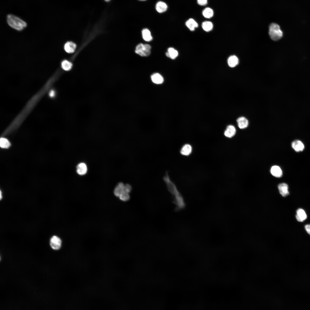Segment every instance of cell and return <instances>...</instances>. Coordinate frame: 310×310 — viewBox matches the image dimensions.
Segmentation results:
<instances>
[{
  "label": "cell",
  "mask_w": 310,
  "mask_h": 310,
  "mask_svg": "<svg viewBox=\"0 0 310 310\" xmlns=\"http://www.w3.org/2000/svg\"><path fill=\"white\" fill-rule=\"evenodd\" d=\"M166 183L168 189L173 197V202L177 210L183 209L185 206V203L182 196L177 189L175 184L170 179L167 174L163 178Z\"/></svg>",
  "instance_id": "cell-1"
},
{
  "label": "cell",
  "mask_w": 310,
  "mask_h": 310,
  "mask_svg": "<svg viewBox=\"0 0 310 310\" xmlns=\"http://www.w3.org/2000/svg\"><path fill=\"white\" fill-rule=\"evenodd\" d=\"M7 20L10 26L18 31L23 30L27 26V24L24 21L13 14H8L7 16Z\"/></svg>",
  "instance_id": "cell-2"
},
{
  "label": "cell",
  "mask_w": 310,
  "mask_h": 310,
  "mask_svg": "<svg viewBox=\"0 0 310 310\" xmlns=\"http://www.w3.org/2000/svg\"><path fill=\"white\" fill-rule=\"evenodd\" d=\"M269 33L271 38L274 41L280 39L283 35L280 26L275 23H272L270 25Z\"/></svg>",
  "instance_id": "cell-3"
},
{
  "label": "cell",
  "mask_w": 310,
  "mask_h": 310,
  "mask_svg": "<svg viewBox=\"0 0 310 310\" xmlns=\"http://www.w3.org/2000/svg\"><path fill=\"white\" fill-rule=\"evenodd\" d=\"M151 46L148 44L140 43L135 47V53L142 57H148L151 54Z\"/></svg>",
  "instance_id": "cell-4"
},
{
  "label": "cell",
  "mask_w": 310,
  "mask_h": 310,
  "mask_svg": "<svg viewBox=\"0 0 310 310\" xmlns=\"http://www.w3.org/2000/svg\"><path fill=\"white\" fill-rule=\"evenodd\" d=\"M131 189V187L129 184H124L122 182H120L115 187L114 190V193L116 196L119 197L121 194L125 192L130 193Z\"/></svg>",
  "instance_id": "cell-5"
},
{
  "label": "cell",
  "mask_w": 310,
  "mask_h": 310,
  "mask_svg": "<svg viewBox=\"0 0 310 310\" xmlns=\"http://www.w3.org/2000/svg\"><path fill=\"white\" fill-rule=\"evenodd\" d=\"M50 244L51 247L54 250H58L61 247L62 241L61 239L56 235L53 236L50 239Z\"/></svg>",
  "instance_id": "cell-6"
},
{
  "label": "cell",
  "mask_w": 310,
  "mask_h": 310,
  "mask_svg": "<svg viewBox=\"0 0 310 310\" xmlns=\"http://www.w3.org/2000/svg\"><path fill=\"white\" fill-rule=\"evenodd\" d=\"M278 188L280 193L282 196L286 197L289 194L288 186L286 183H280L278 185Z\"/></svg>",
  "instance_id": "cell-7"
},
{
  "label": "cell",
  "mask_w": 310,
  "mask_h": 310,
  "mask_svg": "<svg viewBox=\"0 0 310 310\" xmlns=\"http://www.w3.org/2000/svg\"><path fill=\"white\" fill-rule=\"evenodd\" d=\"M291 146L293 149L297 152L302 151L304 148V144L299 140L293 141L292 143Z\"/></svg>",
  "instance_id": "cell-8"
},
{
  "label": "cell",
  "mask_w": 310,
  "mask_h": 310,
  "mask_svg": "<svg viewBox=\"0 0 310 310\" xmlns=\"http://www.w3.org/2000/svg\"><path fill=\"white\" fill-rule=\"evenodd\" d=\"M156 9L158 13H161L165 12L168 9V6L165 2L162 1H159L156 5Z\"/></svg>",
  "instance_id": "cell-9"
},
{
  "label": "cell",
  "mask_w": 310,
  "mask_h": 310,
  "mask_svg": "<svg viewBox=\"0 0 310 310\" xmlns=\"http://www.w3.org/2000/svg\"><path fill=\"white\" fill-rule=\"evenodd\" d=\"M236 132V130L235 127L232 125H230L227 126L224 134L226 137L231 138L235 135Z\"/></svg>",
  "instance_id": "cell-10"
},
{
  "label": "cell",
  "mask_w": 310,
  "mask_h": 310,
  "mask_svg": "<svg viewBox=\"0 0 310 310\" xmlns=\"http://www.w3.org/2000/svg\"><path fill=\"white\" fill-rule=\"evenodd\" d=\"M87 171V166L85 163L81 162L79 163L76 167V172L78 174L82 175L86 174Z\"/></svg>",
  "instance_id": "cell-11"
},
{
  "label": "cell",
  "mask_w": 310,
  "mask_h": 310,
  "mask_svg": "<svg viewBox=\"0 0 310 310\" xmlns=\"http://www.w3.org/2000/svg\"><path fill=\"white\" fill-rule=\"evenodd\" d=\"M296 218L297 221L302 222L307 218V215L305 211L301 208L298 209L296 211Z\"/></svg>",
  "instance_id": "cell-12"
},
{
  "label": "cell",
  "mask_w": 310,
  "mask_h": 310,
  "mask_svg": "<svg viewBox=\"0 0 310 310\" xmlns=\"http://www.w3.org/2000/svg\"><path fill=\"white\" fill-rule=\"evenodd\" d=\"M152 81L156 84H160L164 82L163 77L159 73H155L153 74L151 76Z\"/></svg>",
  "instance_id": "cell-13"
},
{
  "label": "cell",
  "mask_w": 310,
  "mask_h": 310,
  "mask_svg": "<svg viewBox=\"0 0 310 310\" xmlns=\"http://www.w3.org/2000/svg\"><path fill=\"white\" fill-rule=\"evenodd\" d=\"M270 173L274 176L280 177L282 175V171L280 167L278 166H272L270 169Z\"/></svg>",
  "instance_id": "cell-14"
},
{
  "label": "cell",
  "mask_w": 310,
  "mask_h": 310,
  "mask_svg": "<svg viewBox=\"0 0 310 310\" xmlns=\"http://www.w3.org/2000/svg\"><path fill=\"white\" fill-rule=\"evenodd\" d=\"M76 44L72 42H68L65 44L64 48L65 51L67 53H73L76 49Z\"/></svg>",
  "instance_id": "cell-15"
},
{
  "label": "cell",
  "mask_w": 310,
  "mask_h": 310,
  "mask_svg": "<svg viewBox=\"0 0 310 310\" xmlns=\"http://www.w3.org/2000/svg\"><path fill=\"white\" fill-rule=\"evenodd\" d=\"M237 122L238 126L241 129L246 128L248 125V120L244 117L239 118L237 120Z\"/></svg>",
  "instance_id": "cell-16"
},
{
  "label": "cell",
  "mask_w": 310,
  "mask_h": 310,
  "mask_svg": "<svg viewBox=\"0 0 310 310\" xmlns=\"http://www.w3.org/2000/svg\"><path fill=\"white\" fill-rule=\"evenodd\" d=\"M187 27L191 30H194L198 26L197 23L193 19L190 18L185 23Z\"/></svg>",
  "instance_id": "cell-17"
},
{
  "label": "cell",
  "mask_w": 310,
  "mask_h": 310,
  "mask_svg": "<svg viewBox=\"0 0 310 310\" xmlns=\"http://www.w3.org/2000/svg\"><path fill=\"white\" fill-rule=\"evenodd\" d=\"M166 55L167 57L173 59L178 56V53L177 51L174 48L170 47L168 49Z\"/></svg>",
  "instance_id": "cell-18"
},
{
  "label": "cell",
  "mask_w": 310,
  "mask_h": 310,
  "mask_svg": "<svg viewBox=\"0 0 310 310\" xmlns=\"http://www.w3.org/2000/svg\"><path fill=\"white\" fill-rule=\"evenodd\" d=\"M142 35L143 39L146 41L149 42L152 40L151 32L148 29L144 28L142 31Z\"/></svg>",
  "instance_id": "cell-19"
},
{
  "label": "cell",
  "mask_w": 310,
  "mask_h": 310,
  "mask_svg": "<svg viewBox=\"0 0 310 310\" xmlns=\"http://www.w3.org/2000/svg\"><path fill=\"white\" fill-rule=\"evenodd\" d=\"M192 150V147L190 145L185 144L182 148L180 152L183 155L188 156L191 153Z\"/></svg>",
  "instance_id": "cell-20"
},
{
  "label": "cell",
  "mask_w": 310,
  "mask_h": 310,
  "mask_svg": "<svg viewBox=\"0 0 310 310\" xmlns=\"http://www.w3.org/2000/svg\"><path fill=\"white\" fill-rule=\"evenodd\" d=\"M238 63L239 59L235 55L231 56L228 59V63L229 66L230 67H235L237 65Z\"/></svg>",
  "instance_id": "cell-21"
},
{
  "label": "cell",
  "mask_w": 310,
  "mask_h": 310,
  "mask_svg": "<svg viewBox=\"0 0 310 310\" xmlns=\"http://www.w3.org/2000/svg\"><path fill=\"white\" fill-rule=\"evenodd\" d=\"M214 14V11L211 8L207 7L204 9L202 11V15L206 18H212Z\"/></svg>",
  "instance_id": "cell-22"
},
{
  "label": "cell",
  "mask_w": 310,
  "mask_h": 310,
  "mask_svg": "<svg viewBox=\"0 0 310 310\" xmlns=\"http://www.w3.org/2000/svg\"><path fill=\"white\" fill-rule=\"evenodd\" d=\"M203 29L205 31L208 32L211 30L213 28V24L212 23L209 21H205L202 24Z\"/></svg>",
  "instance_id": "cell-23"
},
{
  "label": "cell",
  "mask_w": 310,
  "mask_h": 310,
  "mask_svg": "<svg viewBox=\"0 0 310 310\" xmlns=\"http://www.w3.org/2000/svg\"><path fill=\"white\" fill-rule=\"evenodd\" d=\"M61 67L62 69L66 71L70 70L72 66V63L67 60H64L61 62Z\"/></svg>",
  "instance_id": "cell-24"
},
{
  "label": "cell",
  "mask_w": 310,
  "mask_h": 310,
  "mask_svg": "<svg viewBox=\"0 0 310 310\" xmlns=\"http://www.w3.org/2000/svg\"><path fill=\"white\" fill-rule=\"evenodd\" d=\"M11 144L8 140L4 138H1L0 140V146L3 148H8Z\"/></svg>",
  "instance_id": "cell-25"
},
{
  "label": "cell",
  "mask_w": 310,
  "mask_h": 310,
  "mask_svg": "<svg viewBox=\"0 0 310 310\" xmlns=\"http://www.w3.org/2000/svg\"><path fill=\"white\" fill-rule=\"evenodd\" d=\"M197 3L201 6H204L208 3V0H197Z\"/></svg>",
  "instance_id": "cell-26"
},
{
  "label": "cell",
  "mask_w": 310,
  "mask_h": 310,
  "mask_svg": "<svg viewBox=\"0 0 310 310\" xmlns=\"http://www.w3.org/2000/svg\"><path fill=\"white\" fill-rule=\"evenodd\" d=\"M305 227L307 232L310 235V224L305 225Z\"/></svg>",
  "instance_id": "cell-27"
},
{
  "label": "cell",
  "mask_w": 310,
  "mask_h": 310,
  "mask_svg": "<svg viewBox=\"0 0 310 310\" xmlns=\"http://www.w3.org/2000/svg\"><path fill=\"white\" fill-rule=\"evenodd\" d=\"M55 93L53 90H51L49 93V96L51 97H53L55 95Z\"/></svg>",
  "instance_id": "cell-28"
},
{
  "label": "cell",
  "mask_w": 310,
  "mask_h": 310,
  "mask_svg": "<svg viewBox=\"0 0 310 310\" xmlns=\"http://www.w3.org/2000/svg\"><path fill=\"white\" fill-rule=\"evenodd\" d=\"M2 193H1V191H0V199H1L2 198Z\"/></svg>",
  "instance_id": "cell-29"
},
{
  "label": "cell",
  "mask_w": 310,
  "mask_h": 310,
  "mask_svg": "<svg viewBox=\"0 0 310 310\" xmlns=\"http://www.w3.org/2000/svg\"><path fill=\"white\" fill-rule=\"evenodd\" d=\"M105 1L108 2L110 1L111 0H104Z\"/></svg>",
  "instance_id": "cell-30"
},
{
  "label": "cell",
  "mask_w": 310,
  "mask_h": 310,
  "mask_svg": "<svg viewBox=\"0 0 310 310\" xmlns=\"http://www.w3.org/2000/svg\"><path fill=\"white\" fill-rule=\"evenodd\" d=\"M139 0V1H146V0Z\"/></svg>",
  "instance_id": "cell-31"
}]
</instances>
